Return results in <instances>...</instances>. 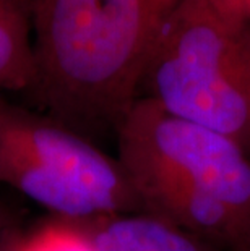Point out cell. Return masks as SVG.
Masks as SVG:
<instances>
[{"label": "cell", "mask_w": 250, "mask_h": 251, "mask_svg": "<svg viewBox=\"0 0 250 251\" xmlns=\"http://www.w3.org/2000/svg\"><path fill=\"white\" fill-rule=\"evenodd\" d=\"M115 131L117 162L143 212L216 251H250V156L241 144L146 98Z\"/></svg>", "instance_id": "1"}, {"label": "cell", "mask_w": 250, "mask_h": 251, "mask_svg": "<svg viewBox=\"0 0 250 251\" xmlns=\"http://www.w3.org/2000/svg\"><path fill=\"white\" fill-rule=\"evenodd\" d=\"M182 0H26L34 88L60 115L117 126Z\"/></svg>", "instance_id": "2"}, {"label": "cell", "mask_w": 250, "mask_h": 251, "mask_svg": "<svg viewBox=\"0 0 250 251\" xmlns=\"http://www.w3.org/2000/svg\"><path fill=\"white\" fill-rule=\"evenodd\" d=\"M138 98L229 136L250 156V26L182 0L154 41Z\"/></svg>", "instance_id": "3"}, {"label": "cell", "mask_w": 250, "mask_h": 251, "mask_svg": "<svg viewBox=\"0 0 250 251\" xmlns=\"http://www.w3.org/2000/svg\"><path fill=\"white\" fill-rule=\"evenodd\" d=\"M0 183L70 221L143 212L119 162L65 128L5 109Z\"/></svg>", "instance_id": "4"}, {"label": "cell", "mask_w": 250, "mask_h": 251, "mask_svg": "<svg viewBox=\"0 0 250 251\" xmlns=\"http://www.w3.org/2000/svg\"><path fill=\"white\" fill-rule=\"evenodd\" d=\"M88 230L96 251H216L203 240L148 212L94 221Z\"/></svg>", "instance_id": "5"}, {"label": "cell", "mask_w": 250, "mask_h": 251, "mask_svg": "<svg viewBox=\"0 0 250 251\" xmlns=\"http://www.w3.org/2000/svg\"><path fill=\"white\" fill-rule=\"evenodd\" d=\"M36 65L26 0H0V89L34 84Z\"/></svg>", "instance_id": "6"}, {"label": "cell", "mask_w": 250, "mask_h": 251, "mask_svg": "<svg viewBox=\"0 0 250 251\" xmlns=\"http://www.w3.org/2000/svg\"><path fill=\"white\" fill-rule=\"evenodd\" d=\"M13 251H96L88 230L54 222L36 230Z\"/></svg>", "instance_id": "7"}, {"label": "cell", "mask_w": 250, "mask_h": 251, "mask_svg": "<svg viewBox=\"0 0 250 251\" xmlns=\"http://www.w3.org/2000/svg\"><path fill=\"white\" fill-rule=\"evenodd\" d=\"M222 17L250 26V0H194Z\"/></svg>", "instance_id": "8"}]
</instances>
